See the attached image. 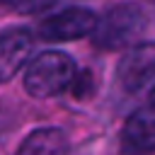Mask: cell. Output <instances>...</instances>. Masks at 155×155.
Masks as SVG:
<instances>
[{"label":"cell","mask_w":155,"mask_h":155,"mask_svg":"<svg viewBox=\"0 0 155 155\" xmlns=\"http://www.w3.org/2000/svg\"><path fill=\"white\" fill-rule=\"evenodd\" d=\"M75 78H78V65L68 53L44 51L27 65L24 90L36 99H46V97H56L65 92L68 87H73Z\"/></svg>","instance_id":"1"},{"label":"cell","mask_w":155,"mask_h":155,"mask_svg":"<svg viewBox=\"0 0 155 155\" xmlns=\"http://www.w3.org/2000/svg\"><path fill=\"white\" fill-rule=\"evenodd\" d=\"M145 27H148L145 12L133 2H124L107 10L102 17H97V24L90 36L97 48L116 51V48H126L136 44V39L143 36Z\"/></svg>","instance_id":"2"},{"label":"cell","mask_w":155,"mask_h":155,"mask_svg":"<svg viewBox=\"0 0 155 155\" xmlns=\"http://www.w3.org/2000/svg\"><path fill=\"white\" fill-rule=\"evenodd\" d=\"M97 24V15L87 7H65L51 17H46L36 34L44 41L61 44V41H78L82 36H90Z\"/></svg>","instance_id":"3"},{"label":"cell","mask_w":155,"mask_h":155,"mask_svg":"<svg viewBox=\"0 0 155 155\" xmlns=\"http://www.w3.org/2000/svg\"><path fill=\"white\" fill-rule=\"evenodd\" d=\"M116 80L124 92H138L148 82H153L155 80V41H143L131 46L116 65Z\"/></svg>","instance_id":"4"},{"label":"cell","mask_w":155,"mask_h":155,"mask_svg":"<svg viewBox=\"0 0 155 155\" xmlns=\"http://www.w3.org/2000/svg\"><path fill=\"white\" fill-rule=\"evenodd\" d=\"M124 155H150L155 153V107L145 104L136 109L121 128Z\"/></svg>","instance_id":"5"},{"label":"cell","mask_w":155,"mask_h":155,"mask_svg":"<svg viewBox=\"0 0 155 155\" xmlns=\"http://www.w3.org/2000/svg\"><path fill=\"white\" fill-rule=\"evenodd\" d=\"M34 51V34L24 27L7 29L0 34V85L15 78Z\"/></svg>","instance_id":"6"},{"label":"cell","mask_w":155,"mask_h":155,"mask_svg":"<svg viewBox=\"0 0 155 155\" xmlns=\"http://www.w3.org/2000/svg\"><path fill=\"white\" fill-rule=\"evenodd\" d=\"M68 150V136L63 128L56 126H44L34 128L24 140L19 143L15 155H63Z\"/></svg>","instance_id":"7"},{"label":"cell","mask_w":155,"mask_h":155,"mask_svg":"<svg viewBox=\"0 0 155 155\" xmlns=\"http://www.w3.org/2000/svg\"><path fill=\"white\" fill-rule=\"evenodd\" d=\"M58 0H0L2 7L17 12V15H39L48 7H53Z\"/></svg>","instance_id":"8"},{"label":"cell","mask_w":155,"mask_h":155,"mask_svg":"<svg viewBox=\"0 0 155 155\" xmlns=\"http://www.w3.org/2000/svg\"><path fill=\"white\" fill-rule=\"evenodd\" d=\"M150 104H153V107H155V90H153V99H150Z\"/></svg>","instance_id":"9"},{"label":"cell","mask_w":155,"mask_h":155,"mask_svg":"<svg viewBox=\"0 0 155 155\" xmlns=\"http://www.w3.org/2000/svg\"><path fill=\"white\" fill-rule=\"evenodd\" d=\"M150 2H155V0H150Z\"/></svg>","instance_id":"10"}]
</instances>
